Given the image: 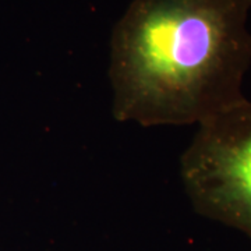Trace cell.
<instances>
[{"label": "cell", "instance_id": "1", "mask_svg": "<svg viewBox=\"0 0 251 251\" xmlns=\"http://www.w3.org/2000/svg\"><path fill=\"white\" fill-rule=\"evenodd\" d=\"M250 10L251 0H134L110 44L115 119L201 125L244 100Z\"/></svg>", "mask_w": 251, "mask_h": 251}, {"label": "cell", "instance_id": "2", "mask_svg": "<svg viewBox=\"0 0 251 251\" xmlns=\"http://www.w3.org/2000/svg\"><path fill=\"white\" fill-rule=\"evenodd\" d=\"M194 209L251 240V102L244 99L198 125L181 156Z\"/></svg>", "mask_w": 251, "mask_h": 251}]
</instances>
